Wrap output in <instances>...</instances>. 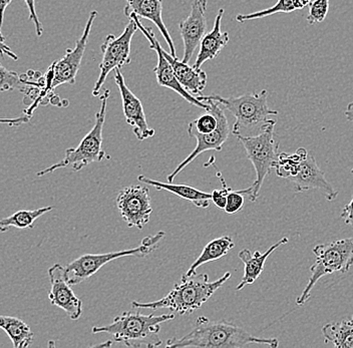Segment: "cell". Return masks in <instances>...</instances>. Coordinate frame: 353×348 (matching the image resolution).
Instances as JSON below:
<instances>
[{"label":"cell","instance_id":"32","mask_svg":"<svg viewBox=\"0 0 353 348\" xmlns=\"http://www.w3.org/2000/svg\"><path fill=\"white\" fill-rule=\"evenodd\" d=\"M330 10V0H313L309 3L307 23L310 25L322 23L327 17Z\"/></svg>","mask_w":353,"mask_h":348},{"label":"cell","instance_id":"39","mask_svg":"<svg viewBox=\"0 0 353 348\" xmlns=\"http://www.w3.org/2000/svg\"><path fill=\"white\" fill-rule=\"evenodd\" d=\"M344 116H345L347 122H353V101L348 103L347 108H346L345 112H344Z\"/></svg>","mask_w":353,"mask_h":348},{"label":"cell","instance_id":"17","mask_svg":"<svg viewBox=\"0 0 353 348\" xmlns=\"http://www.w3.org/2000/svg\"><path fill=\"white\" fill-rule=\"evenodd\" d=\"M289 180L294 185L296 193L317 189L325 193L328 201H333L339 196V192L326 180L325 173L319 168L315 158L309 154L300 162L296 174Z\"/></svg>","mask_w":353,"mask_h":348},{"label":"cell","instance_id":"37","mask_svg":"<svg viewBox=\"0 0 353 348\" xmlns=\"http://www.w3.org/2000/svg\"><path fill=\"white\" fill-rule=\"evenodd\" d=\"M341 218L346 224L350 225L353 228V198L352 201L342 209Z\"/></svg>","mask_w":353,"mask_h":348},{"label":"cell","instance_id":"33","mask_svg":"<svg viewBox=\"0 0 353 348\" xmlns=\"http://www.w3.org/2000/svg\"><path fill=\"white\" fill-rule=\"evenodd\" d=\"M250 187L245 189V190H232L229 192L227 196L226 206H225L224 211L227 214H237L241 211L243 206H244V196L249 197L250 195Z\"/></svg>","mask_w":353,"mask_h":348},{"label":"cell","instance_id":"30","mask_svg":"<svg viewBox=\"0 0 353 348\" xmlns=\"http://www.w3.org/2000/svg\"><path fill=\"white\" fill-rule=\"evenodd\" d=\"M209 165H212V167L215 169L216 176H217L218 179L220 180L221 185H222V189L212 192L211 202L213 203L216 207H218V208L224 210L225 206H226L227 196H228L229 192L232 190V188H230V187L227 185V183L225 182L222 173H221L219 170H218L217 166H216L215 158H210L209 163H207V164L205 165V167H208Z\"/></svg>","mask_w":353,"mask_h":348},{"label":"cell","instance_id":"14","mask_svg":"<svg viewBox=\"0 0 353 348\" xmlns=\"http://www.w3.org/2000/svg\"><path fill=\"white\" fill-rule=\"evenodd\" d=\"M50 276V290L48 299L52 305L61 308L72 320H77L83 314V301L74 294L66 280L65 267L61 264H54L48 271Z\"/></svg>","mask_w":353,"mask_h":348},{"label":"cell","instance_id":"26","mask_svg":"<svg viewBox=\"0 0 353 348\" xmlns=\"http://www.w3.org/2000/svg\"><path fill=\"white\" fill-rule=\"evenodd\" d=\"M54 206L41 207L35 210H19L6 218H0V232L4 233L10 228L32 229L35 221L44 214L52 212Z\"/></svg>","mask_w":353,"mask_h":348},{"label":"cell","instance_id":"10","mask_svg":"<svg viewBox=\"0 0 353 348\" xmlns=\"http://www.w3.org/2000/svg\"><path fill=\"white\" fill-rule=\"evenodd\" d=\"M137 30H138V26L136 21L130 19L129 23L119 37L109 34L105 37V41L101 46V54H103V59L99 65L101 72L92 90V96H99L110 72L131 63L132 39Z\"/></svg>","mask_w":353,"mask_h":348},{"label":"cell","instance_id":"24","mask_svg":"<svg viewBox=\"0 0 353 348\" xmlns=\"http://www.w3.org/2000/svg\"><path fill=\"white\" fill-rule=\"evenodd\" d=\"M0 329L8 334L14 348L28 347L34 338L32 328L17 317L0 315Z\"/></svg>","mask_w":353,"mask_h":348},{"label":"cell","instance_id":"25","mask_svg":"<svg viewBox=\"0 0 353 348\" xmlns=\"http://www.w3.org/2000/svg\"><path fill=\"white\" fill-rule=\"evenodd\" d=\"M324 342L337 348H353V315L341 323H331L322 327Z\"/></svg>","mask_w":353,"mask_h":348},{"label":"cell","instance_id":"34","mask_svg":"<svg viewBox=\"0 0 353 348\" xmlns=\"http://www.w3.org/2000/svg\"><path fill=\"white\" fill-rule=\"evenodd\" d=\"M24 1H26L28 10H30V19L34 24L37 35L41 37L43 34V26L39 21V17H37V10H35V0H24Z\"/></svg>","mask_w":353,"mask_h":348},{"label":"cell","instance_id":"1","mask_svg":"<svg viewBox=\"0 0 353 348\" xmlns=\"http://www.w3.org/2000/svg\"><path fill=\"white\" fill-rule=\"evenodd\" d=\"M278 347L277 338L257 337L241 326L226 320L211 321L199 317L193 328L182 337H173L167 341L168 347H245L250 345Z\"/></svg>","mask_w":353,"mask_h":348},{"label":"cell","instance_id":"40","mask_svg":"<svg viewBox=\"0 0 353 348\" xmlns=\"http://www.w3.org/2000/svg\"><path fill=\"white\" fill-rule=\"evenodd\" d=\"M294 1V6L296 10H303L306 6H309L312 0H293Z\"/></svg>","mask_w":353,"mask_h":348},{"label":"cell","instance_id":"35","mask_svg":"<svg viewBox=\"0 0 353 348\" xmlns=\"http://www.w3.org/2000/svg\"><path fill=\"white\" fill-rule=\"evenodd\" d=\"M0 56L3 57L4 56L10 57L13 61H19V57L12 52V50L10 46L6 45V37L2 35V32H0Z\"/></svg>","mask_w":353,"mask_h":348},{"label":"cell","instance_id":"12","mask_svg":"<svg viewBox=\"0 0 353 348\" xmlns=\"http://www.w3.org/2000/svg\"><path fill=\"white\" fill-rule=\"evenodd\" d=\"M116 205L121 218L130 228L142 230L149 223L153 213L148 186L132 185L125 187L118 194Z\"/></svg>","mask_w":353,"mask_h":348},{"label":"cell","instance_id":"28","mask_svg":"<svg viewBox=\"0 0 353 348\" xmlns=\"http://www.w3.org/2000/svg\"><path fill=\"white\" fill-rule=\"evenodd\" d=\"M32 85V78L28 74H19L8 70L0 63V92L19 90L26 92L28 85Z\"/></svg>","mask_w":353,"mask_h":348},{"label":"cell","instance_id":"6","mask_svg":"<svg viewBox=\"0 0 353 348\" xmlns=\"http://www.w3.org/2000/svg\"><path fill=\"white\" fill-rule=\"evenodd\" d=\"M316 261L310 267L311 276L307 285L298 297L297 305L307 303L317 282L333 273H346L353 265V237L320 244L313 248Z\"/></svg>","mask_w":353,"mask_h":348},{"label":"cell","instance_id":"38","mask_svg":"<svg viewBox=\"0 0 353 348\" xmlns=\"http://www.w3.org/2000/svg\"><path fill=\"white\" fill-rule=\"evenodd\" d=\"M11 2L12 0H0V32H1L2 24H3L4 13Z\"/></svg>","mask_w":353,"mask_h":348},{"label":"cell","instance_id":"9","mask_svg":"<svg viewBox=\"0 0 353 348\" xmlns=\"http://www.w3.org/2000/svg\"><path fill=\"white\" fill-rule=\"evenodd\" d=\"M274 127L275 125H270L257 136L238 138L256 172V180L251 185L248 197L251 202H256L259 197L264 180L274 169L279 156V142L276 140Z\"/></svg>","mask_w":353,"mask_h":348},{"label":"cell","instance_id":"29","mask_svg":"<svg viewBox=\"0 0 353 348\" xmlns=\"http://www.w3.org/2000/svg\"><path fill=\"white\" fill-rule=\"evenodd\" d=\"M293 12H296L293 0H277L274 6H271L270 8L260 10V12L248 13V14H238L235 19L238 23H243L245 21L264 19V17L277 14V13H290Z\"/></svg>","mask_w":353,"mask_h":348},{"label":"cell","instance_id":"41","mask_svg":"<svg viewBox=\"0 0 353 348\" xmlns=\"http://www.w3.org/2000/svg\"><path fill=\"white\" fill-rule=\"evenodd\" d=\"M350 173L353 174V169L350 171Z\"/></svg>","mask_w":353,"mask_h":348},{"label":"cell","instance_id":"23","mask_svg":"<svg viewBox=\"0 0 353 348\" xmlns=\"http://www.w3.org/2000/svg\"><path fill=\"white\" fill-rule=\"evenodd\" d=\"M234 247H235V243L230 236H223L212 240L205 246L200 256L193 262L183 277H190L196 274L199 267L210 262L218 261L226 256Z\"/></svg>","mask_w":353,"mask_h":348},{"label":"cell","instance_id":"18","mask_svg":"<svg viewBox=\"0 0 353 348\" xmlns=\"http://www.w3.org/2000/svg\"><path fill=\"white\" fill-rule=\"evenodd\" d=\"M125 1H127V6L125 8V17H128L134 13L139 19L152 21L164 37L165 43L169 46L170 54L173 57H176L173 39L163 21L162 0H125Z\"/></svg>","mask_w":353,"mask_h":348},{"label":"cell","instance_id":"19","mask_svg":"<svg viewBox=\"0 0 353 348\" xmlns=\"http://www.w3.org/2000/svg\"><path fill=\"white\" fill-rule=\"evenodd\" d=\"M289 239L287 237L282 238L279 241L273 244L266 252L260 253L259 251L251 253L249 249H243L238 253V257L244 264V275H243L241 281L236 287V291H241L246 286L252 285L254 282L259 278L260 275L263 272L265 263L275 250H277L280 246L285 245L288 243Z\"/></svg>","mask_w":353,"mask_h":348},{"label":"cell","instance_id":"8","mask_svg":"<svg viewBox=\"0 0 353 348\" xmlns=\"http://www.w3.org/2000/svg\"><path fill=\"white\" fill-rule=\"evenodd\" d=\"M98 17V12L92 10L85 24L83 34L77 41L74 48H68L65 57L59 61H54L43 74L44 89L43 90V100L52 103L57 98L54 94V89L63 85H74L81 61L87 48L88 37L92 32V24Z\"/></svg>","mask_w":353,"mask_h":348},{"label":"cell","instance_id":"5","mask_svg":"<svg viewBox=\"0 0 353 348\" xmlns=\"http://www.w3.org/2000/svg\"><path fill=\"white\" fill-rule=\"evenodd\" d=\"M110 96V90H105L101 96V108L96 114V122H94V127L81 140L79 146L66 150L63 160L48 167L43 171H39L37 174V177H43V176L57 172V170L68 168V167H72L74 172H79L92 163L101 162L105 158L109 160L110 156L107 155V153L103 150V131L105 116H107V103Z\"/></svg>","mask_w":353,"mask_h":348},{"label":"cell","instance_id":"31","mask_svg":"<svg viewBox=\"0 0 353 348\" xmlns=\"http://www.w3.org/2000/svg\"><path fill=\"white\" fill-rule=\"evenodd\" d=\"M206 114H201L198 119L190 123L188 127L195 130L199 134H210L217 129L218 118L215 112L208 109Z\"/></svg>","mask_w":353,"mask_h":348},{"label":"cell","instance_id":"4","mask_svg":"<svg viewBox=\"0 0 353 348\" xmlns=\"http://www.w3.org/2000/svg\"><path fill=\"white\" fill-rule=\"evenodd\" d=\"M174 314H142L141 312H123L114 319L112 323L92 327V334H108L112 341L120 342L128 347L153 348L162 345L160 334L161 325L173 320Z\"/></svg>","mask_w":353,"mask_h":348},{"label":"cell","instance_id":"20","mask_svg":"<svg viewBox=\"0 0 353 348\" xmlns=\"http://www.w3.org/2000/svg\"><path fill=\"white\" fill-rule=\"evenodd\" d=\"M224 8H220L214 21L213 28L208 34H205L200 41L198 56L196 57L194 67L201 68L206 61H212L219 56L223 48L229 43L228 32H222L221 24H222Z\"/></svg>","mask_w":353,"mask_h":348},{"label":"cell","instance_id":"16","mask_svg":"<svg viewBox=\"0 0 353 348\" xmlns=\"http://www.w3.org/2000/svg\"><path fill=\"white\" fill-rule=\"evenodd\" d=\"M207 6V0H194L190 14L179 24V30L184 43V56L182 59L184 63H190L194 52L200 45L201 39L206 34Z\"/></svg>","mask_w":353,"mask_h":348},{"label":"cell","instance_id":"15","mask_svg":"<svg viewBox=\"0 0 353 348\" xmlns=\"http://www.w3.org/2000/svg\"><path fill=\"white\" fill-rule=\"evenodd\" d=\"M114 81L120 90L125 122L132 127L134 136L139 141L148 140L154 136V130L148 125L142 101L128 88L121 68L114 70Z\"/></svg>","mask_w":353,"mask_h":348},{"label":"cell","instance_id":"7","mask_svg":"<svg viewBox=\"0 0 353 348\" xmlns=\"http://www.w3.org/2000/svg\"><path fill=\"white\" fill-rule=\"evenodd\" d=\"M165 236L164 231H159L157 234L143 238L139 247L105 253V254L81 255V257L65 266L66 280L70 285H77L94 276L103 266L114 260L129 256L145 257L158 249L159 244Z\"/></svg>","mask_w":353,"mask_h":348},{"label":"cell","instance_id":"36","mask_svg":"<svg viewBox=\"0 0 353 348\" xmlns=\"http://www.w3.org/2000/svg\"><path fill=\"white\" fill-rule=\"evenodd\" d=\"M30 119L24 114V116H19V118L0 119V125H10V127H19V125L30 123Z\"/></svg>","mask_w":353,"mask_h":348},{"label":"cell","instance_id":"2","mask_svg":"<svg viewBox=\"0 0 353 348\" xmlns=\"http://www.w3.org/2000/svg\"><path fill=\"white\" fill-rule=\"evenodd\" d=\"M268 92L262 90L260 92H248L240 96H224L218 94L198 96L197 100H212L217 101L223 109L227 110L236 118L232 134L237 138L254 136L263 133L267 127L276 125L277 111H273L267 103Z\"/></svg>","mask_w":353,"mask_h":348},{"label":"cell","instance_id":"22","mask_svg":"<svg viewBox=\"0 0 353 348\" xmlns=\"http://www.w3.org/2000/svg\"><path fill=\"white\" fill-rule=\"evenodd\" d=\"M139 182L147 185V186L154 187L157 190L168 191L174 194L176 197L182 198L191 202L198 208L206 209L210 206L211 202V194L206 192L198 190L194 187L188 186L184 184H174V183H163L160 181L151 179L147 176L140 175L138 177Z\"/></svg>","mask_w":353,"mask_h":348},{"label":"cell","instance_id":"27","mask_svg":"<svg viewBox=\"0 0 353 348\" xmlns=\"http://www.w3.org/2000/svg\"><path fill=\"white\" fill-rule=\"evenodd\" d=\"M304 147H300L294 154L279 153L274 170L278 177L290 179L296 174L300 162L307 155Z\"/></svg>","mask_w":353,"mask_h":348},{"label":"cell","instance_id":"11","mask_svg":"<svg viewBox=\"0 0 353 348\" xmlns=\"http://www.w3.org/2000/svg\"><path fill=\"white\" fill-rule=\"evenodd\" d=\"M203 103H208L210 109L215 112L218 118L217 129L210 134H199L195 130L188 127V135L191 138L195 139V149L179 166L176 167L171 174L167 177L168 182L173 183L174 179L183 171L188 165L191 164L196 158L205 152L208 151H222L223 145L228 140L230 130H229L228 119L225 114L224 109L217 101L212 100H203Z\"/></svg>","mask_w":353,"mask_h":348},{"label":"cell","instance_id":"3","mask_svg":"<svg viewBox=\"0 0 353 348\" xmlns=\"http://www.w3.org/2000/svg\"><path fill=\"white\" fill-rule=\"evenodd\" d=\"M231 273L226 272L221 278L210 281L208 274H196L190 277H182L180 283H176L165 297L160 300L151 303L134 301L132 307L145 309L160 310L168 308L180 315L193 314L207 303L217 290H219L230 279Z\"/></svg>","mask_w":353,"mask_h":348},{"label":"cell","instance_id":"13","mask_svg":"<svg viewBox=\"0 0 353 348\" xmlns=\"http://www.w3.org/2000/svg\"><path fill=\"white\" fill-rule=\"evenodd\" d=\"M128 19H132L136 21L138 30L142 32V34L145 35V39L149 41L150 48L153 50L158 57V63L157 67L154 68V72L156 74L157 81L160 87L165 88V89H170L174 90L176 94H180L185 101L188 103H191L192 105L200 108V109L204 110V111H208L209 105L206 103H203L197 100V98L192 96L190 92H188L181 85L176 79L175 72H174L173 68H172L171 63L168 61L164 54H163V48L160 45V41L157 39L156 35H154L152 28H145L142 23H141L140 19L137 17L136 14L132 13L128 17Z\"/></svg>","mask_w":353,"mask_h":348},{"label":"cell","instance_id":"21","mask_svg":"<svg viewBox=\"0 0 353 348\" xmlns=\"http://www.w3.org/2000/svg\"><path fill=\"white\" fill-rule=\"evenodd\" d=\"M163 54L168 59L173 68L174 72L179 83L188 92L193 96L197 94L201 96L203 90L207 85V74L201 68L190 67L189 63L179 61L176 57H173L169 52H165L164 48L162 50Z\"/></svg>","mask_w":353,"mask_h":348}]
</instances>
